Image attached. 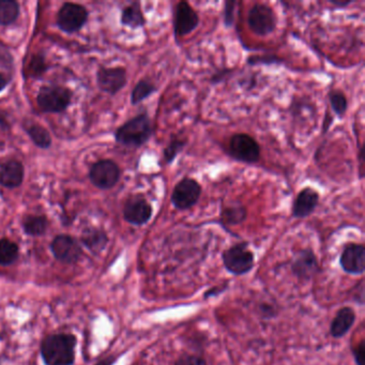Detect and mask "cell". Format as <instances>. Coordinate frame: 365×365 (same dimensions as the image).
I'll list each match as a JSON object with an SVG mask.
<instances>
[{
  "mask_svg": "<svg viewBox=\"0 0 365 365\" xmlns=\"http://www.w3.org/2000/svg\"><path fill=\"white\" fill-rule=\"evenodd\" d=\"M114 363L113 358L105 359V360H102L101 362H98L96 365H112Z\"/></svg>",
  "mask_w": 365,
  "mask_h": 365,
  "instance_id": "b9f144b4",
  "label": "cell"
},
{
  "mask_svg": "<svg viewBox=\"0 0 365 365\" xmlns=\"http://www.w3.org/2000/svg\"><path fill=\"white\" fill-rule=\"evenodd\" d=\"M356 322V313L349 306L341 309L330 324V334L334 339H341L346 335Z\"/></svg>",
  "mask_w": 365,
  "mask_h": 365,
  "instance_id": "ac0fdd59",
  "label": "cell"
},
{
  "mask_svg": "<svg viewBox=\"0 0 365 365\" xmlns=\"http://www.w3.org/2000/svg\"><path fill=\"white\" fill-rule=\"evenodd\" d=\"M236 7H237L236 0H227L224 3L223 23L226 28H231L235 25Z\"/></svg>",
  "mask_w": 365,
  "mask_h": 365,
  "instance_id": "f546056e",
  "label": "cell"
},
{
  "mask_svg": "<svg viewBox=\"0 0 365 365\" xmlns=\"http://www.w3.org/2000/svg\"><path fill=\"white\" fill-rule=\"evenodd\" d=\"M19 256V248L12 241L8 239L0 240V264L7 266L15 262Z\"/></svg>",
  "mask_w": 365,
  "mask_h": 365,
  "instance_id": "83f0119b",
  "label": "cell"
},
{
  "mask_svg": "<svg viewBox=\"0 0 365 365\" xmlns=\"http://www.w3.org/2000/svg\"><path fill=\"white\" fill-rule=\"evenodd\" d=\"M121 24L131 29L143 28L146 25L147 21L143 12L140 3H132L127 6L121 13Z\"/></svg>",
  "mask_w": 365,
  "mask_h": 365,
  "instance_id": "ffe728a7",
  "label": "cell"
},
{
  "mask_svg": "<svg viewBox=\"0 0 365 365\" xmlns=\"http://www.w3.org/2000/svg\"><path fill=\"white\" fill-rule=\"evenodd\" d=\"M24 179V166L17 160H8L0 163V185L14 189L22 185Z\"/></svg>",
  "mask_w": 365,
  "mask_h": 365,
  "instance_id": "e0dca14e",
  "label": "cell"
},
{
  "mask_svg": "<svg viewBox=\"0 0 365 365\" xmlns=\"http://www.w3.org/2000/svg\"><path fill=\"white\" fill-rule=\"evenodd\" d=\"M358 161H359V178L362 180L364 178V145H359L358 152Z\"/></svg>",
  "mask_w": 365,
  "mask_h": 365,
  "instance_id": "8d00e7d4",
  "label": "cell"
},
{
  "mask_svg": "<svg viewBox=\"0 0 365 365\" xmlns=\"http://www.w3.org/2000/svg\"><path fill=\"white\" fill-rule=\"evenodd\" d=\"M52 251L57 260L63 262H75L81 258L80 245L72 237L67 235L57 236L52 242Z\"/></svg>",
  "mask_w": 365,
  "mask_h": 365,
  "instance_id": "2e32d148",
  "label": "cell"
},
{
  "mask_svg": "<svg viewBox=\"0 0 365 365\" xmlns=\"http://www.w3.org/2000/svg\"><path fill=\"white\" fill-rule=\"evenodd\" d=\"M317 256L311 249H303L295 253L291 262V272L301 281H310L320 272Z\"/></svg>",
  "mask_w": 365,
  "mask_h": 365,
  "instance_id": "7c38bea8",
  "label": "cell"
},
{
  "mask_svg": "<svg viewBox=\"0 0 365 365\" xmlns=\"http://www.w3.org/2000/svg\"><path fill=\"white\" fill-rule=\"evenodd\" d=\"M249 28L258 36H268L275 32L278 17L271 6L264 3H255L248 12Z\"/></svg>",
  "mask_w": 365,
  "mask_h": 365,
  "instance_id": "277c9868",
  "label": "cell"
},
{
  "mask_svg": "<svg viewBox=\"0 0 365 365\" xmlns=\"http://www.w3.org/2000/svg\"><path fill=\"white\" fill-rule=\"evenodd\" d=\"M224 267L233 275L249 273L255 264L254 253L249 249L248 242L236 243L222 254Z\"/></svg>",
  "mask_w": 365,
  "mask_h": 365,
  "instance_id": "5b68a950",
  "label": "cell"
},
{
  "mask_svg": "<svg viewBox=\"0 0 365 365\" xmlns=\"http://www.w3.org/2000/svg\"><path fill=\"white\" fill-rule=\"evenodd\" d=\"M260 314L262 315V318L264 320H271V318L275 317L278 315V310L275 306L271 303H262L258 308Z\"/></svg>",
  "mask_w": 365,
  "mask_h": 365,
  "instance_id": "e575fe53",
  "label": "cell"
},
{
  "mask_svg": "<svg viewBox=\"0 0 365 365\" xmlns=\"http://www.w3.org/2000/svg\"><path fill=\"white\" fill-rule=\"evenodd\" d=\"M187 143H189L187 137L180 136L179 134L171 135L169 142L163 150L164 161L167 165H171L174 163L177 156L185 149Z\"/></svg>",
  "mask_w": 365,
  "mask_h": 365,
  "instance_id": "44dd1931",
  "label": "cell"
},
{
  "mask_svg": "<svg viewBox=\"0 0 365 365\" xmlns=\"http://www.w3.org/2000/svg\"><path fill=\"white\" fill-rule=\"evenodd\" d=\"M226 154L240 163L254 165L262 156V148L258 140L248 133H235L226 146Z\"/></svg>",
  "mask_w": 365,
  "mask_h": 365,
  "instance_id": "3957f363",
  "label": "cell"
},
{
  "mask_svg": "<svg viewBox=\"0 0 365 365\" xmlns=\"http://www.w3.org/2000/svg\"><path fill=\"white\" fill-rule=\"evenodd\" d=\"M19 6L13 0H0V25L8 26L17 21Z\"/></svg>",
  "mask_w": 365,
  "mask_h": 365,
  "instance_id": "d4e9b609",
  "label": "cell"
},
{
  "mask_svg": "<svg viewBox=\"0 0 365 365\" xmlns=\"http://www.w3.org/2000/svg\"><path fill=\"white\" fill-rule=\"evenodd\" d=\"M45 70L46 65L45 63H44V59L42 57H39V56L34 57L32 63H30V65H29V73L32 76L42 74Z\"/></svg>",
  "mask_w": 365,
  "mask_h": 365,
  "instance_id": "d6a6232c",
  "label": "cell"
},
{
  "mask_svg": "<svg viewBox=\"0 0 365 365\" xmlns=\"http://www.w3.org/2000/svg\"><path fill=\"white\" fill-rule=\"evenodd\" d=\"M88 12L83 6L76 3H65L59 10L57 17V24L63 32H79L87 22Z\"/></svg>",
  "mask_w": 365,
  "mask_h": 365,
  "instance_id": "8fae6325",
  "label": "cell"
},
{
  "mask_svg": "<svg viewBox=\"0 0 365 365\" xmlns=\"http://www.w3.org/2000/svg\"><path fill=\"white\" fill-rule=\"evenodd\" d=\"M25 233L30 236H41L48 229V220L43 216H28L23 223Z\"/></svg>",
  "mask_w": 365,
  "mask_h": 365,
  "instance_id": "4316f807",
  "label": "cell"
},
{
  "mask_svg": "<svg viewBox=\"0 0 365 365\" xmlns=\"http://www.w3.org/2000/svg\"><path fill=\"white\" fill-rule=\"evenodd\" d=\"M154 125L147 112L138 114L130 121L118 127L115 133L116 142L131 148H140L152 140Z\"/></svg>",
  "mask_w": 365,
  "mask_h": 365,
  "instance_id": "6da1fadb",
  "label": "cell"
},
{
  "mask_svg": "<svg viewBox=\"0 0 365 365\" xmlns=\"http://www.w3.org/2000/svg\"><path fill=\"white\" fill-rule=\"evenodd\" d=\"M328 100H329L334 115L340 118H343L346 115L347 110H348V100H347L346 94H344L342 90H330L328 94Z\"/></svg>",
  "mask_w": 365,
  "mask_h": 365,
  "instance_id": "cb8c5ba5",
  "label": "cell"
},
{
  "mask_svg": "<svg viewBox=\"0 0 365 365\" xmlns=\"http://www.w3.org/2000/svg\"><path fill=\"white\" fill-rule=\"evenodd\" d=\"M100 90L116 94L127 85V70L123 67H101L96 75Z\"/></svg>",
  "mask_w": 365,
  "mask_h": 365,
  "instance_id": "5bb4252c",
  "label": "cell"
},
{
  "mask_svg": "<svg viewBox=\"0 0 365 365\" xmlns=\"http://www.w3.org/2000/svg\"><path fill=\"white\" fill-rule=\"evenodd\" d=\"M200 15L190 3L187 1L176 3L173 13L174 34L176 39L192 34L200 26Z\"/></svg>",
  "mask_w": 365,
  "mask_h": 365,
  "instance_id": "ba28073f",
  "label": "cell"
},
{
  "mask_svg": "<svg viewBox=\"0 0 365 365\" xmlns=\"http://www.w3.org/2000/svg\"><path fill=\"white\" fill-rule=\"evenodd\" d=\"M90 180L102 190H108L117 185L121 179V167L112 160L96 162L90 169Z\"/></svg>",
  "mask_w": 365,
  "mask_h": 365,
  "instance_id": "30bf717a",
  "label": "cell"
},
{
  "mask_svg": "<svg viewBox=\"0 0 365 365\" xmlns=\"http://www.w3.org/2000/svg\"><path fill=\"white\" fill-rule=\"evenodd\" d=\"M12 56L8 51V48L0 42V67H5L6 70L12 69Z\"/></svg>",
  "mask_w": 365,
  "mask_h": 365,
  "instance_id": "836d02e7",
  "label": "cell"
},
{
  "mask_svg": "<svg viewBox=\"0 0 365 365\" xmlns=\"http://www.w3.org/2000/svg\"><path fill=\"white\" fill-rule=\"evenodd\" d=\"M175 365H208L206 360L202 357L195 356V355H183L180 358L177 359Z\"/></svg>",
  "mask_w": 365,
  "mask_h": 365,
  "instance_id": "1f68e13d",
  "label": "cell"
},
{
  "mask_svg": "<svg viewBox=\"0 0 365 365\" xmlns=\"http://www.w3.org/2000/svg\"><path fill=\"white\" fill-rule=\"evenodd\" d=\"M233 72H235V69H233V67H221V69H218L210 76V83H211V85L221 84V83L225 82L231 75H233Z\"/></svg>",
  "mask_w": 365,
  "mask_h": 365,
  "instance_id": "4dcf8cb0",
  "label": "cell"
},
{
  "mask_svg": "<svg viewBox=\"0 0 365 365\" xmlns=\"http://www.w3.org/2000/svg\"><path fill=\"white\" fill-rule=\"evenodd\" d=\"M75 337L55 334L42 343L41 353L46 365H72L74 362Z\"/></svg>",
  "mask_w": 365,
  "mask_h": 365,
  "instance_id": "7a4b0ae2",
  "label": "cell"
},
{
  "mask_svg": "<svg viewBox=\"0 0 365 365\" xmlns=\"http://www.w3.org/2000/svg\"><path fill=\"white\" fill-rule=\"evenodd\" d=\"M365 356V343L364 341L361 342L356 348L353 349V358L356 361L357 365H363L364 362Z\"/></svg>",
  "mask_w": 365,
  "mask_h": 365,
  "instance_id": "d590c367",
  "label": "cell"
},
{
  "mask_svg": "<svg viewBox=\"0 0 365 365\" xmlns=\"http://www.w3.org/2000/svg\"><path fill=\"white\" fill-rule=\"evenodd\" d=\"M247 63L250 67H256V65H283L284 61L274 54H264V55L249 56L247 58Z\"/></svg>",
  "mask_w": 365,
  "mask_h": 365,
  "instance_id": "f1b7e54d",
  "label": "cell"
},
{
  "mask_svg": "<svg viewBox=\"0 0 365 365\" xmlns=\"http://www.w3.org/2000/svg\"><path fill=\"white\" fill-rule=\"evenodd\" d=\"M202 187L198 181L192 177H183L176 183L171 195V202L179 211L192 209L200 202Z\"/></svg>",
  "mask_w": 365,
  "mask_h": 365,
  "instance_id": "8992f818",
  "label": "cell"
},
{
  "mask_svg": "<svg viewBox=\"0 0 365 365\" xmlns=\"http://www.w3.org/2000/svg\"><path fill=\"white\" fill-rule=\"evenodd\" d=\"M226 287H223V289H219V286H216V287H213L212 289H209V291H207L206 293H205V298H209V297H212V295H219V293H223L224 291H225Z\"/></svg>",
  "mask_w": 365,
  "mask_h": 365,
  "instance_id": "ab89813d",
  "label": "cell"
},
{
  "mask_svg": "<svg viewBox=\"0 0 365 365\" xmlns=\"http://www.w3.org/2000/svg\"><path fill=\"white\" fill-rule=\"evenodd\" d=\"M220 216L224 225H240L248 219V209L242 202H233L222 206Z\"/></svg>",
  "mask_w": 365,
  "mask_h": 365,
  "instance_id": "d6986e66",
  "label": "cell"
},
{
  "mask_svg": "<svg viewBox=\"0 0 365 365\" xmlns=\"http://www.w3.org/2000/svg\"><path fill=\"white\" fill-rule=\"evenodd\" d=\"M72 94L61 86L42 87L36 96V102L45 113H61L70 105Z\"/></svg>",
  "mask_w": 365,
  "mask_h": 365,
  "instance_id": "52a82bcc",
  "label": "cell"
},
{
  "mask_svg": "<svg viewBox=\"0 0 365 365\" xmlns=\"http://www.w3.org/2000/svg\"><path fill=\"white\" fill-rule=\"evenodd\" d=\"M26 132L36 146L44 148V149L50 148V146H51V135H50L45 127L39 125H30L26 127Z\"/></svg>",
  "mask_w": 365,
  "mask_h": 365,
  "instance_id": "484cf974",
  "label": "cell"
},
{
  "mask_svg": "<svg viewBox=\"0 0 365 365\" xmlns=\"http://www.w3.org/2000/svg\"><path fill=\"white\" fill-rule=\"evenodd\" d=\"M8 83H9V80H8L7 77L5 75L0 74V92H3L5 90Z\"/></svg>",
  "mask_w": 365,
  "mask_h": 365,
  "instance_id": "60d3db41",
  "label": "cell"
},
{
  "mask_svg": "<svg viewBox=\"0 0 365 365\" xmlns=\"http://www.w3.org/2000/svg\"><path fill=\"white\" fill-rule=\"evenodd\" d=\"M158 92V87L152 81L140 80V82L135 85L134 88L132 90V94H131V103L133 105H137L140 102L145 101L146 98L152 96V94H156Z\"/></svg>",
  "mask_w": 365,
  "mask_h": 365,
  "instance_id": "7402d4cb",
  "label": "cell"
},
{
  "mask_svg": "<svg viewBox=\"0 0 365 365\" xmlns=\"http://www.w3.org/2000/svg\"><path fill=\"white\" fill-rule=\"evenodd\" d=\"M353 3H355L353 0H330V5L333 6L337 9H346Z\"/></svg>",
  "mask_w": 365,
  "mask_h": 365,
  "instance_id": "f35d334b",
  "label": "cell"
},
{
  "mask_svg": "<svg viewBox=\"0 0 365 365\" xmlns=\"http://www.w3.org/2000/svg\"><path fill=\"white\" fill-rule=\"evenodd\" d=\"M320 194L312 187H304L293 198L291 214L295 219H305L314 213L320 205Z\"/></svg>",
  "mask_w": 365,
  "mask_h": 365,
  "instance_id": "4fadbf2b",
  "label": "cell"
},
{
  "mask_svg": "<svg viewBox=\"0 0 365 365\" xmlns=\"http://www.w3.org/2000/svg\"><path fill=\"white\" fill-rule=\"evenodd\" d=\"M344 271L349 274H362L365 270V248L360 243H348L340 258Z\"/></svg>",
  "mask_w": 365,
  "mask_h": 365,
  "instance_id": "9a60e30c",
  "label": "cell"
},
{
  "mask_svg": "<svg viewBox=\"0 0 365 365\" xmlns=\"http://www.w3.org/2000/svg\"><path fill=\"white\" fill-rule=\"evenodd\" d=\"M332 123H333V116H332L329 112H327V113L324 114V121H322V134H326V133H328L330 127H331Z\"/></svg>",
  "mask_w": 365,
  "mask_h": 365,
  "instance_id": "74e56055",
  "label": "cell"
},
{
  "mask_svg": "<svg viewBox=\"0 0 365 365\" xmlns=\"http://www.w3.org/2000/svg\"><path fill=\"white\" fill-rule=\"evenodd\" d=\"M82 240L90 250L98 252L105 248L107 236L104 231H98V229H87L83 233Z\"/></svg>",
  "mask_w": 365,
  "mask_h": 365,
  "instance_id": "603a6c76",
  "label": "cell"
},
{
  "mask_svg": "<svg viewBox=\"0 0 365 365\" xmlns=\"http://www.w3.org/2000/svg\"><path fill=\"white\" fill-rule=\"evenodd\" d=\"M154 207L147 200L145 195H131L123 206V218L127 223L142 226L152 220Z\"/></svg>",
  "mask_w": 365,
  "mask_h": 365,
  "instance_id": "9c48e42d",
  "label": "cell"
}]
</instances>
